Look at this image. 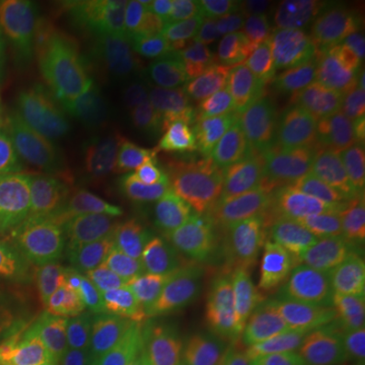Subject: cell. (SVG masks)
I'll use <instances>...</instances> for the list:
<instances>
[{
    "instance_id": "cell-24",
    "label": "cell",
    "mask_w": 365,
    "mask_h": 365,
    "mask_svg": "<svg viewBox=\"0 0 365 365\" xmlns=\"http://www.w3.org/2000/svg\"><path fill=\"white\" fill-rule=\"evenodd\" d=\"M0 365H61V353L47 347H16L0 353Z\"/></svg>"
},
{
    "instance_id": "cell-26",
    "label": "cell",
    "mask_w": 365,
    "mask_h": 365,
    "mask_svg": "<svg viewBox=\"0 0 365 365\" xmlns=\"http://www.w3.org/2000/svg\"><path fill=\"white\" fill-rule=\"evenodd\" d=\"M242 365H284V364H280V361L274 357L268 345H260V347H254V349H250V351L244 355ZM319 365H339L337 353L329 355L325 361Z\"/></svg>"
},
{
    "instance_id": "cell-3",
    "label": "cell",
    "mask_w": 365,
    "mask_h": 365,
    "mask_svg": "<svg viewBox=\"0 0 365 365\" xmlns=\"http://www.w3.org/2000/svg\"><path fill=\"white\" fill-rule=\"evenodd\" d=\"M19 274L35 311L78 339L104 343L116 333V309L102 282L61 258L39 232L26 227L16 235Z\"/></svg>"
},
{
    "instance_id": "cell-1",
    "label": "cell",
    "mask_w": 365,
    "mask_h": 365,
    "mask_svg": "<svg viewBox=\"0 0 365 365\" xmlns=\"http://www.w3.org/2000/svg\"><path fill=\"white\" fill-rule=\"evenodd\" d=\"M86 155L110 195L126 211L179 177V157L148 83L112 63L100 47L78 41L67 78Z\"/></svg>"
},
{
    "instance_id": "cell-27",
    "label": "cell",
    "mask_w": 365,
    "mask_h": 365,
    "mask_svg": "<svg viewBox=\"0 0 365 365\" xmlns=\"http://www.w3.org/2000/svg\"><path fill=\"white\" fill-rule=\"evenodd\" d=\"M4 248V217H2V203H0V254Z\"/></svg>"
},
{
    "instance_id": "cell-18",
    "label": "cell",
    "mask_w": 365,
    "mask_h": 365,
    "mask_svg": "<svg viewBox=\"0 0 365 365\" xmlns=\"http://www.w3.org/2000/svg\"><path fill=\"white\" fill-rule=\"evenodd\" d=\"M329 49H331L329 43L321 35H317L314 31L300 25L299 21H294L288 29V35L282 43V47H280V53L276 55L270 69H266L262 76L319 69L325 63Z\"/></svg>"
},
{
    "instance_id": "cell-13",
    "label": "cell",
    "mask_w": 365,
    "mask_h": 365,
    "mask_svg": "<svg viewBox=\"0 0 365 365\" xmlns=\"http://www.w3.org/2000/svg\"><path fill=\"white\" fill-rule=\"evenodd\" d=\"M260 81L268 104L290 116L319 118L347 104L341 88L323 67L297 73H266Z\"/></svg>"
},
{
    "instance_id": "cell-23",
    "label": "cell",
    "mask_w": 365,
    "mask_h": 365,
    "mask_svg": "<svg viewBox=\"0 0 365 365\" xmlns=\"http://www.w3.org/2000/svg\"><path fill=\"white\" fill-rule=\"evenodd\" d=\"M365 41V0H345L343 23L331 47L353 45Z\"/></svg>"
},
{
    "instance_id": "cell-7",
    "label": "cell",
    "mask_w": 365,
    "mask_h": 365,
    "mask_svg": "<svg viewBox=\"0 0 365 365\" xmlns=\"http://www.w3.org/2000/svg\"><path fill=\"white\" fill-rule=\"evenodd\" d=\"M246 274L237 268L182 280L170 300V339L187 355H203L227 343L235 302Z\"/></svg>"
},
{
    "instance_id": "cell-25",
    "label": "cell",
    "mask_w": 365,
    "mask_h": 365,
    "mask_svg": "<svg viewBox=\"0 0 365 365\" xmlns=\"http://www.w3.org/2000/svg\"><path fill=\"white\" fill-rule=\"evenodd\" d=\"M61 353V365H126L112 353L98 349H69Z\"/></svg>"
},
{
    "instance_id": "cell-5",
    "label": "cell",
    "mask_w": 365,
    "mask_h": 365,
    "mask_svg": "<svg viewBox=\"0 0 365 365\" xmlns=\"http://www.w3.org/2000/svg\"><path fill=\"white\" fill-rule=\"evenodd\" d=\"M73 45V25L66 4L13 0L0 6V51L51 116H57L67 102Z\"/></svg>"
},
{
    "instance_id": "cell-22",
    "label": "cell",
    "mask_w": 365,
    "mask_h": 365,
    "mask_svg": "<svg viewBox=\"0 0 365 365\" xmlns=\"http://www.w3.org/2000/svg\"><path fill=\"white\" fill-rule=\"evenodd\" d=\"M335 353L339 365H365V323L341 325Z\"/></svg>"
},
{
    "instance_id": "cell-16",
    "label": "cell",
    "mask_w": 365,
    "mask_h": 365,
    "mask_svg": "<svg viewBox=\"0 0 365 365\" xmlns=\"http://www.w3.org/2000/svg\"><path fill=\"white\" fill-rule=\"evenodd\" d=\"M292 23L294 13L287 11L278 0L254 2L248 31V57L256 76L270 69Z\"/></svg>"
},
{
    "instance_id": "cell-17",
    "label": "cell",
    "mask_w": 365,
    "mask_h": 365,
    "mask_svg": "<svg viewBox=\"0 0 365 365\" xmlns=\"http://www.w3.org/2000/svg\"><path fill=\"white\" fill-rule=\"evenodd\" d=\"M297 185L299 182L294 179L292 170L284 165L274 163L262 167L248 181L246 201L250 211L258 220H266L268 215H272L278 209L297 199Z\"/></svg>"
},
{
    "instance_id": "cell-15",
    "label": "cell",
    "mask_w": 365,
    "mask_h": 365,
    "mask_svg": "<svg viewBox=\"0 0 365 365\" xmlns=\"http://www.w3.org/2000/svg\"><path fill=\"white\" fill-rule=\"evenodd\" d=\"M314 299L365 307V242H349L327 260Z\"/></svg>"
},
{
    "instance_id": "cell-6",
    "label": "cell",
    "mask_w": 365,
    "mask_h": 365,
    "mask_svg": "<svg viewBox=\"0 0 365 365\" xmlns=\"http://www.w3.org/2000/svg\"><path fill=\"white\" fill-rule=\"evenodd\" d=\"M187 108L209 136L234 155L258 153L278 134L260 78L250 67L195 71Z\"/></svg>"
},
{
    "instance_id": "cell-10",
    "label": "cell",
    "mask_w": 365,
    "mask_h": 365,
    "mask_svg": "<svg viewBox=\"0 0 365 365\" xmlns=\"http://www.w3.org/2000/svg\"><path fill=\"white\" fill-rule=\"evenodd\" d=\"M297 148L317 175H359L365 170V124L357 108L345 104L307 122L297 134Z\"/></svg>"
},
{
    "instance_id": "cell-20",
    "label": "cell",
    "mask_w": 365,
    "mask_h": 365,
    "mask_svg": "<svg viewBox=\"0 0 365 365\" xmlns=\"http://www.w3.org/2000/svg\"><path fill=\"white\" fill-rule=\"evenodd\" d=\"M323 71L339 86L347 104L365 100V41L331 47Z\"/></svg>"
},
{
    "instance_id": "cell-19",
    "label": "cell",
    "mask_w": 365,
    "mask_h": 365,
    "mask_svg": "<svg viewBox=\"0 0 365 365\" xmlns=\"http://www.w3.org/2000/svg\"><path fill=\"white\" fill-rule=\"evenodd\" d=\"M268 347L274 357L284 365H319L335 353L333 345L314 333L313 321L288 327L287 331L270 339Z\"/></svg>"
},
{
    "instance_id": "cell-4",
    "label": "cell",
    "mask_w": 365,
    "mask_h": 365,
    "mask_svg": "<svg viewBox=\"0 0 365 365\" xmlns=\"http://www.w3.org/2000/svg\"><path fill=\"white\" fill-rule=\"evenodd\" d=\"M252 11L248 0L160 2L146 6L140 26L155 47L197 71L244 69Z\"/></svg>"
},
{
    "instance_id": "cell-28",
    "label": "cell",
    "mask_w": 365,
    "mask_h": 365,
    "mask_svg": "<svg viewBox=\"0 0 365 365\" xmlns=\"http://www.w3.org/2000/svg\"><path fill=\"white\" fill-rule=\"evenodd\" d=\"M355 108H357V112H359V116H361V120H364L365 124V100H361V102H355Z\"/></svg>"
},
{
    "instance_id": "cell-11",
    "label": "cell",
    "mask_w": 365,
    "mask_h": 365,
    "mask_svg": "<svg viewBox=\"0 0 365 365\" xmlns=\"http://www.w3.org/2000/svg\"><path fill=\"white\" fill-rule=\"evenodd\" d=\"M304 321H313V299L280 294L246 276L237 294L227 343L254 345L258 341L274 339L288 327Z\"/></svg>"
},
{
    "instance_id": "cell-9",
    "label": "cell",
    "mask_w": 365,
    "mask_h": 365,
    "mask_svg": "<svg viewBox=\"0 0 365 365\" xmlns=\"http://www.w3.org/2000/svg\"><path fill=\"white\" fill-rule=\"evenodd\" d=\"M297 199L325 240V262L349 242H365V177L304 175Z\"/></svg>"
},
{
    "instance_id": "cell-8",
    "label": "cell",
    "mask_w": 365,
    "mask_h": 365,
    "mask_svg": "<svg viewBox=\"0 0 365 365\" xmlns=\"http://www.w3.org/2000/svg\"><path fill=\"white\" fill-rule=\"evenodd\" d=\"M130 220L177 254H197L215 237V211L187 165L179 177L128 211Z\"/></svg>"
},
{
    "instance_id": "cell-21",
    "label": "cell",
    "mask_w": 365,
    "mask_h": 365,
    "mask_svg": "<svg viewBox=\"0 0 365 365\" xmlns=\"http://www.w3.org/2000/svg\"><path fill=\"white\" fill-rule=\"evenodd\" d=\"M343 11L345 0H309L294 13V21L321 35L331 47L343 23Z\"/></svg>"
},
{
    "instance_id": "cell-12",
    "label": "cell",
    "mask_w": 365,
    "mask_h": 365,
    "mask_svg": "<svg viewBox=\"0 0 365 365\" xmlns=\"http://www.w3.org/2000/svg\"><path fill=\"white\" fill-rule=\"evenodd\" d=\"M260 234L264 248L276 260L309 270L325 262L323 234L300 207L299 199L262 220Z\"/></svg>"
},
{
    "instance_id": "cell-2",
    "label": "cell",
    "mask_w": 365,
    "mask_h": 365,
    "mask_svg": "<svg viewBox=\"0 0 365 365\" xmlns=\"http://www.w3.org/2000/svg\"><path fill=\"white\" fill-rule=\"evenodd\" d=\"M35 230L61 258L96 278L120 276L138 262V246L124 220L83 170L45 181L35 195Z\"/></svg>"
},
{
    "instance_id": "cell-14",
    "label": "cell",
    "mask_w": 365,
    "mask_h": 365,
    "mask_svg": "<svg viewBox=\"0 0 365 365\" xmlns=\"http://www.w3.org/2000/svg\"><path fill=\"white\" fill-rule=\"evenodd\" d=\"M39 337L37 311L21 274L0 260V353L29 347Z\"/></svg>"
}]
</instances>
